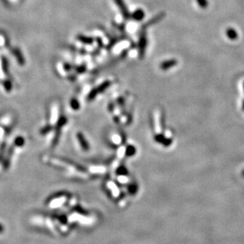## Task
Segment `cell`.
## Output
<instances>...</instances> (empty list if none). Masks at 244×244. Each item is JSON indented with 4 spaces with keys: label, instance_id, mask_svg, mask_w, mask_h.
I'll return each mask as SVG.
<instances>
[{
    "label": "cell",
    "instance_id": "obj_6",
    "mask_svg": "<svg viewBox=\"0 0 244 244\" xmlns=\"http://www.w3.org/2000/svg\"><path fill=\"white\" fill-rule=\"evenodd\" d=\"M114 1H115V3H117L118 8L120 9V12H121V13L123 14L124 18H125V19H129V17H130V14H129V10H128L127 7H126V5L124 3V1H123V0H114Z\"/></svg>",
    "mask_w": 244,
    "mask_h": 244
},
{
    "label": "cell",
    "instance_id": "obj_7",
    "mask_svg": "<svg viewBox=\"0 0 244 244\" xmlns=\"http://www.w3.org/2000/svg\"><path fill=\"white\" fill-rule=\"evenodd\" d=\"M177 64V60L175 59H169V60L164 61L160 64V68L163 71H167V70L170 69L171 67L175 66Z\"/></svg>",
    "mask_w": 244,
    "mask_h": 244
},
{
    "label": "cell",
    "instance_id": "obj_4",
    "mask_svg": "<svg viewBox=\"0 0 244 244\" xmlns=\"http://www.w3.org/2000/svg\"><path fill=\"white\" fill-rule=\"evenodd\" d=\"M110 85H111V82H109V81H106V82H103V84H101L100 85H98L97 88L92 89V91H91V92L89 93V95L87 96V98H86L87 99V101H92L93 100H94V98H95L98 94H100L101 93L106 91V89L110 86Z\"/></svg>",
    "mask_w": 244,
    "mask_h": 244
},
{
    "label": "cell",
    "instance_id": "obj_8",
    "mask_svg": "<svg viewBox=\"0 0 244 244\" xmlns=\"http://www.w3.org/2000/svg\"><path fill=\"white\" fill-rule=\"evenodd\" d=\"M164 15L165 14H164V13H159V14H158L157 16H155V18H153L152 19H151L150 21H148V22H147V23H146V25H144V27H143V28L145 29V28H147V27L151 26V25H154V24L158 22V21H161V20L164 18Z\"/></svg>",
    "mask_w": 244,
    "mask_h": 244
},
{
    "label": "cell",
    "instance_id": "obj_15",
    "mask_svg": "<svg viewBox=\"0 0 244 244\" xmlns=\"http://www.w3.org/2000/svg\"><path fill=\"white\" fill-rule=\"evenodd\" d=\"M241 175H242V176L244 178V170L242 171V172H241Z\"/></svg>",
    "mask_w": 244,
    "mask_h": 244
},
{
    "label": "cell",
    "instance_id": "obj_10",
    "mask_svg": "<svg viewBox=\"0 0 244 244\" xmlns=\"http://www.w3.org/2000/svg\"><path fill=\"white\" fill-rule=\"evenodd\" d=\"M77 39L82 43L86 44H91L94 42V39H92L91 37H89V36H83V35H79V36H77Z\"/></svg>",
    "mask_w": 244,
    "mask_h": 244
},
{
    "label": "cell",
    "instance_id": "obj_2",
    "mask_svg": "<svg viewBox=\"0 0 244 244\" xmlns=\"http://www.w3.org/2000/svg\"><path fill=\"white\" fill-rule=\"evenodd\" d=\"M79 205V200L76 195L68 192H59L52 195L46 201V205L51 210H68Z\"/></svg>",
    "mask_w": 244,
    "mask_h": 244
},
{
    "label": "cell",
    "instance_id": "obj_12",
    "mask_svg": "<svg viewBox=\"0 0 244 244\" xmlns=\"http://www.w3.org/2000/svg\"><path fill=\"white\" fill-rule=\"evenodd\" d=\"M70 105H71V108L73 110H79L80 108V104H79V102L78 101V100L76 99H72L70 102Z\"/></svg>",
    "mask_w": 244,
    "mask_h": 244
},
{
    "label": "cell",
    "instance_id": "obj_9",
    "mask_svg": "<svg viewBox=\"0 0 244 244\" xmlns=\"http://www.w3.org/2000/svg\"><path fill=\"white\" fill-rule=\"evenodd\" d=\"M144 17V10H141V9H138V10H136L132 15V18H133L136 21H141Z\"/></svg>",
    "mask_w": 244,
    "mask_h": 244
},
{
    "label": "cell",
    "instance_id": "obj_13",
    "mask_svg": "<svg viewBox=\"0 0 244 244\" xmlns=\"http://www.w3.org/2000/svg\"><path fill=\"white\" fill-rule=\"evenodd\" d=\"M4 87H5V89L7 91V92H10L11 90L12 85H11V82H10V80H7L5 82H4Z\"/></svg>",
    "mask_w": 244,
    "mask_h": 244
},
{
    "label": "cell",
    "instance_id": "obj_11",
    "mask_svg": "<svg viewBox=\"0 0 244 244\" xmlns=\"http://www.w3.org/2000/svg\"><path fill=\"white\" fill-rule=\"evenodd\" d=\"M14 54L15 55V56H16L17 59H18V62H19L20 64H22V65H23L24 64V59L23 57L22 56V53L20 52L19 50L18 49H15L14 50Z\"/></svg>",
    "mask_w": 244,
    "mask_h": 244
},
{
    "label": "cell",
    "instance_id": "obj_14",
    "mask_svg": "<svg viewBox=\"0 0 244 244\" xmlns=\"http://www.w3.org/2000/svg\"><path fill=\"white\" fill-rule=\"evenodd\" d=\"M4 232V228H3V225H1L0 224V235L3 234V233Z\"/></svg>",
    "mask_w": 244,
    "mask_h": 244
},
{
    "label": "cell",
    "instance_id": "obj_3",
    "mask_svg": "<svg viewBox=\"0 0 244 244\" xmlns=\"http://www.w3.org/2000/svg\"><path fill=\"white\" fill-rule=\"evenodd\" d=\"M73 142L76 149L81 153H86L91 151V142L86 135L82 131H76L75 133L73 136Z\"/></svg>",
    "mask_w": 244,
    "mask_h": 244
},
{
    "label": "cell",
    "instance_id": "obj_1",
    "mask_svg": "<svg viewBox=\"0 0 244 244\" xmlns=\"http://www.w3.org/2000/svg\"><path fill=\"white\" fill-rule=\"evenodd\" d=\"M152 135L154 142L160 149H169L175 144V137L173 130L166 125L164 113L158 111L157 116H153L151 122Z\"/></svg>",
    "mask_w": 244,
    "mask_h": 244
},
{
    "label": "cell",
    "instance_id": "obj_5",
    "mask_svg": "<svg viewBox=\"0 0 244 244\" xmlns=\"http://www.w3.org/2000/svg\"><path fill=\"white\" fill-rule=\"evenodd\" d=\"M139 55L140 57L144 58V54H145V50L147 48V37H146L145 34H143L141 37L140 38V41H139Z\"/></svg>",
    "mask_w": 244,
    "mask_h": 244
}]
</instances>
